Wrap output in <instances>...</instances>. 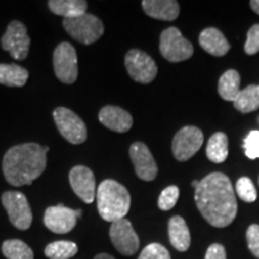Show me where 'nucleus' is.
<instances>
[{
	"mask_svg": "<svg viewBox=\"0 0 259 259\" xmlns=\"http://www.w3.org/2000/svg\"><path fill=\"white\" fill-rule=\"evenodd\" d=\"M194 200L205 221L216 228H225L234 221L238 203L229 178L223 173L209 174L194 190Z\"/></svg>",
	"mask_w": 259,
	"mask_h": 259,
	"instance_id": "1",
	"label": "nucleus"
},
{
	"mask_svg": "<svg viewBox=\"0 0 259 259\" xmlns=\"http://www.w3.org/2000/svg\"><path fill=\"white\" fill-rule=\"evenodd\" d=\"M48 147L24 143L10 148L3 158L5 179L12 186L30 185L44 173L47 166Z\"/></svg>",
	"mask_w": 259,
	"mask_h": 259,
	"instance_id": "2",
	"label": "nucleus"
},
{
	"mask_svg": "<svg viewBox=\"0 0 259 259\" xmlns=\"http://www.w3.org/2000/svg\"><path fill=\"white\" fill-rule=\"evenodd\" d=\"M96 202L100 216L105 221L113 223L127 215L131 206V196L120 183L107 179L97 187Z\"/></svg>",
	"mask_w": 259,
	"mask_h": 259,
	"instance_id": "3",
	"label": "nucleus"
},
{
	"mask_svg": "<svg viewBox=\"0 0 259 259\" xmlns=\"http://www.w3.org/2000/svg\"><path fill=\"white\" fill-rule=\"evenodd\" d=\"M63 25L73 40L83 45L94 44L105 32V25L101 19L90 14H84L76 18L64 19Z\"/></svg>",
	"mask_w": 259,
	"mask_h": 259,
	"instance_id": "4",
	"label": "nucleus"
},
{
	"mask_svg": "<svg viewBox=\"0 0 259 259\" xmlns=\"http://www.w3.org/2000/svg\"><path fill=\"white\" fill-rule=\"evenodd\" d=\"M160 52L170 63H179L193 56V46L176 27L167 28L160 36Z\"/></svg>",
	"mask_w": 259,
	"mask_h": 259,
	"instance_id": "5",
	"label": "nucleus"
},
{
	"mask_svg": "<svg viewBox=\"0 0 259 259\" xmlns=\"http://www.w3.org/2000/svg\"><path fill=\"white\" fill-rule=\"evenodd\" d=\"M2 203L8 212L10 222L19 231H27L32 222V213L27 197L19 191H6Z\"/></svg>",
	"mask_w": 259,
	"mask_h": 259,
	"instance_id": "6",
	"label": "nucleus"
},
{
	"mask_svg": "<svg viewBox=\"0 0 259 259\" xmlns=\"http://www.w3.org/2000/svg\"><path fill=\"white\" fill-rule=\"evenodd\" d=\"M53 118L60 135L71 144H82L87 139V127L76 113L65 107L54 109Z\"/></svg>",
	"mask_w": 259,
	"mask_h": 259,
	"instance_id": "7",
	"label": "nucleus"
},
{
	"mask_svg": "<svg viewBox=\"0 0 259 259\" xmlns=\"http://www.w3.org/2000/svg\"><path fill=\"white\" fill-rule=\"evenodd\" d=\"M53 66L57 78L65 84H72L78 77L77 53L69 42H61L53 53Z\"/></svg>",
	"mask_w": 259,
	"mask_h": 259,
	"instance_id": "8",
	"label": "nucleus"
},
{
	"mask_svg": "<svg viewBox=\"0 0 259 259\" xmlns=\"http://www.w3.org/2000/svg\"><path fill=\"white\" fill-rule=\"evenodd\" d=\"M204 136L196 126H185L174 136L171 151L178 161H187L202 148Z\"/></svg>",
	"mask_w": 259,
	"mask_h": 259,
	"instance_id": "9",
	"label": "nucleus"
},
{
	"mask_svg": "<svg viewBox=\"0 0 259 259\" xmlns=\"http://www.w3.org/2000/svg\"><path fill=\"white\" fill-rule=\"evenodd\" d=\"M125 66L130 77L138 83L153 82L157 74V66L153 58L139 50H131L126 53Z\"/></svg>",
	"mask_w": 259,
	"mask_h": 259,
	"instance_id": "10",
	"label": "nucleus"
},
{
	"mask_svg": "<svg viewBox=\"0 0 259 259\" xmlns=\"http://www.w3.org/2000/svg\"><path fill=\"white\" fill-rule=\"evenodd\" d=\"M3 50L9 52L16 60H24L30 47L27 28L19 21H12L2 37Z\"/></svg>",
	"mask_w": 259,
	"mask_h": 259,
	"instance_id": "11",
	"label": "nucleus"
},
{
	"mask_svg": "<svg viewBox=\"0 0 259 259\" xmlns=\"http://www.w3.org/2000/svg\"><path fill=\"white\" fill-rule=\"evenodd\" d=\"M82 218V210H73L65 205L50 206L45 211V226L56 234H66L76 227L77 219Z\"/></svg>",
	"mask_w": 259,
	"mask_h": 259,
	"instance_id": "12",
	"label": "nucleus"
},
{
	"mask_svg": "<svg viewBox=\"0 0 259 259\" xmlns=\"http://www.w3.org/2000/svg\"><path fill=\"white\" fill-rule=\"evenodd\" d=\"M111 241L116 251L124 255H134L139 248V238L131 222L126 219L112 223L109 229Z\"/></svg>",
	"mask_w": 259,
	"mask_h": 259,
	"instance_id": "13",
	"label": "nucleus"
},
{
	"mask_svg": "<svg viewBox=\"0 0 259 259\" xmlns=\"http://www.w3.org/2000/svg\"><path fill=\"white\" fill-rule=\"evenodd\" d=\"M130 157L135 166L136 174L139 179L153 181L157 177L156 161L149 148L142 142H136L130 147Z\"/></svg>",
	"mask_w": 259,
	"mask_h": 259,
	"instance_id": "14",
	"label": "nucleus"
},
{
	"mask_svg": "<svg viewBox=\"0 0 259 259\" xmlns=\"http://www.w3.org/2000/svg\"><path fill=\"white\" fill-rule=\"evenodd\" d=\"M69 180L73 192L83 200L90 204L95 199L96 181L93 170L85 166H76L70 170Z\"/></svg>",
	"mask_w": 259,
	"mask_h": 259,
	"instance_id": "15",
	"label": "nucleus"
},
{
	"mask_svg": "<svg viewBox=\"0 0 259 259\" xmlns=\"http://www.w3.org/2000/svg\"><path fill=\"white\" fill-rule=\"evenodd\" d=\"M99 120L112 131L124 134L134 125V118L125 109L116 106H106L99 113Z\"/></svg>",
	"mask_w": 259,
	"mask_h": 259,
	"instance_id": "16",
	"label": "nucleus"
},
{
	"mask_svg": "<svg viewBox=\"0 0 259 259\" xmlns=\"http://www.w3.org/2000/svg\"><path fill=\"white\" fill-rule=\"evenodd\" d=\"M142 8L149 17L160 21H174L180 12L179 3L176 0H144Z\"/></svg>",
	"mask_w": 259,
	"mask_h": 259,
	"instance_id": "17",
	"label": "nucleus"
},
{
	"mask_svg": "<svg viewBox=\"0 0 259 259\" xmlns=\"http://www.w3.org/2000/svg\"><path fill=\"white\" fill-rule=\"evenodd\" d=\"M199 45L206 53L215 57H223L231 50V45L225 35L216 28H206L200 32Z\"/></svg>",
	"mask_w": 259,
	"mask_h": 259,
	"instance_id": "18",
	"label": "nucleus"
},
{
	"mask_svg": "<svg viewBox=\"0 0 259 259\" xmlns=\"http://www.w3.org/2000/svg\"><path fill=\"white\" fill-rule=\"evenodd\" d=\"M168 235L171 246L179 252H186L191 245V234L185 220L173 216L168 222Z\"/></svg>",
	"mask_w": 259,
	"mask_h": 259,
	"instance_id": "19",
	"label": "nucleus"
},
{
	"mask_svg": "<svg viewBox=\"0 0 259 259\" xmlns=\"http://www.w3.org/2000/svg\"><path fill=\"white\" fill-rule=\"evenodd\" d=\"M48 6L53 14L67 19L87 14L88 4L83 0H50Z\"/></svg>",
	"mask_w": 259,
	"mask_h": 259,
	"instance_id": "20",
	"label": "nucleus"
},
{
	"mask_svg": "<svg viewBox=\"0 0 259 259\" xmlns=\"http://www.w3.org/2000/svg\"><path fill=\"white\" fill-rule=\"evenodd\" d=\"M29 78L28 70L16 64H0V84L6 87H23Z\"/></svg>",
	"mask_w": 259,
	"mask_h": 259,
	"instance_id": "21",
	"label": "nucleus"
},
{
	"mask_svg": "<svg viewBox=\"0 0 259 259\" xmlns=\"http://www.w3.org/2000/svg\"><path fill=\"white\" fill-rule=\"evenodd\" d=\"M206 156L213 163H222L228 157V137L223 132H216L206 145Z\"/></svg>",
	"mask_w": 259,
	"mask_h": 259,
	"instance_id": "22",
	"label": "nucleus"
},
{
	"mask_svg": "<svg viewBox=\"0 0 259 259\" xmlns=\"http://www.w3.org/2000/svg\"><path fill=\"white\" fill-rule=\"evenodd\" d=\"M240 74L235 70H228L219 80V94L226 101H234L240 93Z\"/></svg>",
	"mask_w": 259,
	"mask_h": 259,
	"instance_id": "23",
	"label": "nucleus"
},
{
	"mask_svg": "<svg viewBox=\"0 0 259 259\" xmlns=\"http://www.w3.org/2000/svg\"><path fill=\"white\" fill-rule=\"evenodd\" d=\"M233 103L241 113L257 111L259 108V85H248L240 90Z\"/></svg>",
	"mask_w": 259,
	"mask_h": 259,
	"instance_id": "24",
	"label": "nucleus"
},
{
	"mask_svg": "<svg viewBox=\"0 0 259 259\" xmlns=\"http://www.w3.org/2000/svg\"><path fill=\"white\" fill-rule=\"evenodd\" d=\"M2 251L8 259H34L31 248L18 239H10L3 242Z\"/></svg>",
	"mask_w": 259,
	"mask_h": 259,
	"instance_id": "25",
	"label": "nucleus"
},
{
	"mask_svg": "<svg viewBox=\"0 0 259 259\" xmlns=\"http://www.w3.org/2000/svg\"><path fill=\"white\" fill-rule=\"evenodd\" d=\"M78 252V246L72 241H54L45 248V254L50 259H69Z\"/></svg>",
	"mask_w": 259,
	"mask_h": 259,
	"instance_id": "26",
	"label": "nucleus"
},
{
	"mask_svg": "<svg viewBox=\"0 0 259 259\" xmlns=\"http://www.w3.org/2000/svg\"><path fill=\"white\" fill-rule=\"evenodd\" d=\"M235 191L241 200L246 203H253L257 199V191L250 178L242 177L236 181Z\"/></svg>",
	"mask_w": 259,
	"mask_h": 259,
	"instance_id": "27",
	"label": "nucleus"
},
{
	"mask_svg": "<svg viewBox=\"0 0 259 259\" xmlns=\"http://www.w3.org/2000/svg\"><path fill=\"white\" fill-rule=\"evenodd\" d=\"M179 187L177 186H168L162 191L160 197H158V208L163 211L173 209L179 199Z\"/></svg>",
	"mask_w": 259,
	"mask_h": 259,
	"instance_id": "28",
	"label": "nucleus"
},
{
	"mask_svg": "<svg viewBox=\"0 0 259 259\" xmlns=\"http://www.w3.org/2000/svg\"><path fill=\"white\" fill-rule=\"evenodd\" d=\"M242 148L245 150V155L250 160L259 158V131H251L246 136Z\"/></svg>",
	"mask_w": 259,
	"mask_h": 259,
	"instance_id": "29",
	"label": "nucleus"
},
{
	"mask_svg": "<svg viewBox=\"0 0 259 259\" xmlns=\"http://www.w3.org/2000/svg\"><path fill=\"white\" fill-rule=\"evenodd\" d=\"M138 259H170V254L164 246L154 242L144 247Z\"/></svg>",
	"mask_w": 259,
	"mask_h": 259,
	"instance_id": "30",
	"label": "nucleus"
},
{
	"mask_svg": "<svg viewBox=\"0 0 259 259\" xmlns=\"http://www.w3.org/2000/svg\"><path fill=\"white\" fill-rule=\"evenodd\" d=\"M245 52L248 56L259 52V24H254L247 32V40L245 44Z\"/></svg>",
	"mask_w": 259,
	"mask_h": 259,
	"instance_id": "31",
	"label": "nucleus"
},
{
	"mask_svg": "<svg viewBox=\"0 0 259 259\" xmlns=\"http://www.w3.org/2000/svg\"><path fill=\"white\" fill-rule=\"evenodd\" d=\"M247 246L254 257L259 259V226L251 225L246 232Z\"/></svg>",
	"mask_w": 259,
	"mask_h": 259,
	"instance_id": "32",
	"label": "nucleus"
},
{
	"mask_svg": "<svg viewBox=\"0 0 259 259\" xmlns=\"http://www.w3.org/2000/svg\"><path fill=\"white\" fill-rule=\"evenodd\" d=\"M205 259H227L225 247L220 244L210 245L206 250Z\"/></svg>",
	"mask_w": 259,
	"mask_h": 259,
	"instance_id": "33",
	"label": "nucleus"
},
{
	"mask_svg": "<svg viewBox=\"0 0 259 259\" xmlns=\"http://www.w3.org/2000/svg\"><path fill=\"white\" fill-rule=\"evenodd\" d=\"M250 5L255 14L259 15V0H252V2L250 3Z\"/></svg>",
	"mask_w": 259,
	"mask_h": 259,
	"instance_id": "34",
	"label": "nucleus"
},
{
	"mask_svg": "<svg viewBox=\"0 0 259 259\" xmlns=\"http://www.w3.org/2000/svg\"><path fill=\"white\" fill-rule=\"evenodd\" d=\"M94 259H115V258L112 257V255L108 253H100V254L95 255V258Z\"/></svg>",
	"mask_w": 259,
	"mask_h": 259,
	"instance_id": "35",
	"label": "nucleus"
},
{
	"mask_svg": "<svg viewBox=\"0 0 259 259\" xmlns=\"http://www.w3.org/2000/svg\"><path fill=\"white\" fill-rule=\"evenodd\" d=\"M198 185H199V181L198 180H194V181H192V187L194 190L197 189V187H198Z\"/></svg>",
	"mask_w": 259,
	"mask_h": 259,
	"instance_id": "36",
	"label": "nucleus"
},
{
	"mask_svg": "<svg viewBox=\"0 0 259 259\" xmlns=\"http://www.w3.org/2000/svg\"><path fill=\"white\" fill-rule=\"evenodd\" d=\"M258 181H259V178H258Z\"/></svg>",
	"mask_w": 259,
	"mask_h": 259,
	"instance_id": "37",
	"label": "nucleus"
}]
</instances>
